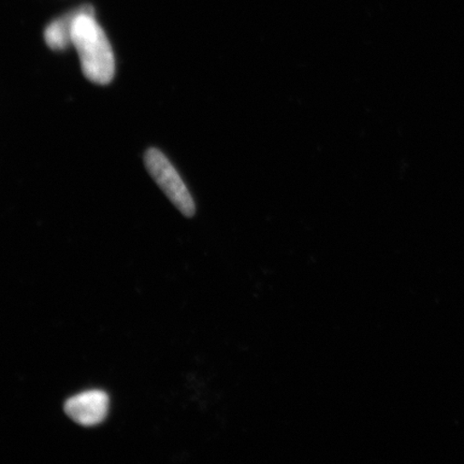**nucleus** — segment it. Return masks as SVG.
I'll list each match as a JSON object with an SVG mask.
<instances>
[{
	"label": "nucleus",
	"mask_w": 464,
	"mask_h": 464,
	"mask_svg": "<svg viewBox=\"0 0 464 464\" xmlns=\"http://www.w3.org/2000/svg\"><path fill=\"white\" fill-rule=\"evenodd\" d=\"M72 43L78 51L86 79L101 85L111 82L115 72L113 51L91 5H85L75 17Z\"/></svg>",
	"instance_id": "1"
},
{
	"label": "nucleus",
	"mask_w": 464,
	"mask_h": 464,
	"mask_svg": "<svg viewBox=\"0 0 464 464\" xmlns=\"http://www.w3.org/2000/svg\"><path fill=\"white\" fill-rule=\"evenodd\" d=\"M144 160L150 176L178 210L184 217H193L196 212L193 197L169 160L160 150L150 149L145 154Z\"/></svg>",
	"instance_id": "2"
},
{
	"label": "nucleus",
	"mask_w": 464,
	"mask_h": 464,
	"mask_svg": "<svg viewBox=\"0 0 464 464\" xmlns=\"http://www.w3.org/2000/svg\"><path fill=\"white\" fill-rule=\"evenodd\" d=\"M110 400L102 391L85 392L68 400L65 411L69 419L83 427L100 425L108 415Z\"/></svg>",
	"instance_id": "3"
},
{
	"label": "nucleus",
	"mask_w": 464,
	"mask_h": 464,
	"mask_svg": "<svg viewBox=\"0 0 464 464\" xmlns=\"http://www.w3.org/2000/svg\"><path fill=\"white\" fill-rule=\"evenodd\" d=\"M84 7H81L77 10L72 11L62 17H58L57 20L51 23V24L45 28L44 39L46 44L50 46L52 50L61 51L65 50L72 43V34L73 22L80 13H82Z\"/></svg>",
	"instance_id": "4"
}]
</instances>
